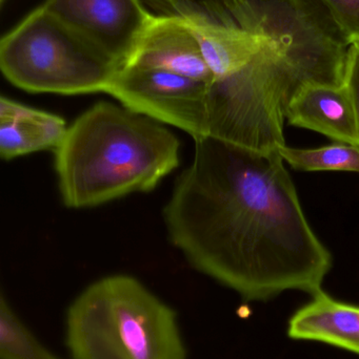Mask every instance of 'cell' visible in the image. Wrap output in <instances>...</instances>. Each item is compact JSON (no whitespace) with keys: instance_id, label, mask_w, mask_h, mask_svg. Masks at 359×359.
Returning a JSON list of instances; mask_svg holds the SVG:
<instances>
[{"instance_id":"1","label":"cell","mask_w":359,"mask_h":359,"mask_svg":"<svg viewBox=\"0 0 359 359\" xmlns=\"http://www.w3.org/2000/svg\"><path fill=\"white\" fill-rule=\"evenodd\" d=\"M164 221L171 243L197 271L247 301L288 290L316 294L332 268L278 151L197 139Z\"/></svg>"},{"instance_id":"2","label":"cell","mask_w":359,"mask_h":359,"mask_svg":"<svg viewBox=\"0 0 359 359\" xmlns=\"http://www.w3.org/2000/svg\"><path fill=\"white\" fill-rule=\"evenodd\" d=\"M234 16L261 35L237 73L209 84V136L248 149L286 145L289 103L312 82L344 84L347 39L320 0H236Z\"/></svg>"},{"instance_id":"3","label":"cell","mask_w":359,"mask_h":359,"mask_svg":"<svg viewBox=\"0 0 359 359\" xmlns=\"http://www.w3.org/2000/svg\"><path fill=\"white\" fill-rule=\"evenodd\" d=\"M179 149L164 124L124 105L97 102L54 151L61 198L69 208H90L152 191L178 168Z\"/></svg>"},{"instance_id":"4","label":"cell","mask_w":359,"mask_h":359,"mask_svg":"<svg viewBox=\"0 0 359 359\" xmlns=\"http://www.w3.org/2000/svg\"><path fill=\"white\" fill-rule=\"evenodd\" d=\"M72 359H187L176 312L134 276L95 280L70 304Z\"/></svg>"},{"instance_id":"5","label":"cell","mask_w":359,"mask_h":359,"mask_svg":"<svg viewBox=\"0 0 359 359\" xmlns=\"http://www.w3.org/2000/svg\"><path fill=\"white\" fill-rule=\"evenodd\" d=\"M0 67L25 92L69 96L105 93L122 69L44 6L2 37Z\"/></svg>"},{"instance_id":"6","label":"cell","mask_w":359,"mask_h":359,"mask_svg":"<svg viewBox=\"0 0 359 359\" xmlns=\"http://www.w3.org/2000/svg\"><path fill=\"white\" fill-rule=\"evenodd\" d=\"M209 84L171 72L124 67L107 86L122 105L193 137L209 136Z\"/></svg>"},{"instance_id":"7","label":"cell","mask_w":359,"mask_h":359,"mask_svg":"<svg viewBox=\"0 0 359 359\" xmlns=\"http://www.w3.org/2000/svg\"><path fill=\"white\" fill-rule=\"evenodd\" d=\"M42 6L122 67L155 17L143 0H46Z\"/></svg>"},{"instance_id":"8","label":"cell","mask_w":359,"mask_h":359,"mask_svg":"<svg viewBox=\"0 0 359 359\" xmlns=\"http://www.w3.org/2000/svg\"><path fill=\"white\" fill-rule=\"evenodd\" d=\"M124 67L162 69L208 84L214 80L191 29L181 19L164 15L155 14Z\"/></svg>"},{"instance_id":"9","label":"cell","mask_w":359,"mask_h":359,"mask_svg":"<svg viewBox=\"0 0 359 359\" xmlns=\"http://www.w3.org/2000/svg\"><path fill=\"white\" fill-rule=\"evenodd\" d=\"M286 119L290 126L358 147L355 111L345 84H306L289 103Z\"/></svg>"},{"instance_id":"10","label":"cell","mask_w":359,"mask_h":359,"mask_svg":"<svg viewBox=\"0 0 359 359\" xmlns=\"http://www.w3.org/2000/svg\"><path fill=\"white\" fill-rule=\"evenodd\" d=\"M288 335L296 341H318L359 355V306L320 291L293 314Z\"/></svg>"},{"instance_id":"11","label":"cell","mask_w":359,"mask_h":359,"mask_svg":"<svg viewBox=\"0 0 359 359\" xmlns=\"http://www.w3.org/2000/svg\"><path fill=\"white\" fill-rule=\"evenodd\" d=\"M280 157L301 172H348L359 174V149L339 143L320 149L280 147Z\"/></svg>"},{"instance_id":"12","label":"cell","mask_w":359,"mask_h":359,"mask_svg":"<svg viewBox=\"0 0 359 359\" xmlns=\"http://www.w3.org/2000/svg\"><path fill=\"white\" fill-rule=\"evenodd\" d=\"M0 358L59 359L34 335L4 294L0 299Z\"/></svg>"},{"instance_id":"13","label":"cell","mask_w":359,"mask_h":359,"mask_svg":"<svg viewBox=\"0 0 359 359\" xmlns=\"http://www.w3.org/2000/svg\"><path fill=\"white\" fill-rule=\"evenodd\" d=\"M33 120L30 122L0 120V155L2 159L8 161L35 151H44Z\"/></svg>"},{"instance_id":"14","label":"cell","mask_w":359,"mask_h":359,"mask_svg":"<svg viewBox=\"0 0 359 359\" xmlns=\"http://www.w3.org/2000/svg\"><path fill=\"white\" fill-rule=\"evenodd\" d=\"M351 44H359V0H320Z\"/></svg>"},{"instance_id":"15","label":"cell","mask_w":359,"mask_h":359,"mask_svg":"<svg viewBox=\"0 0 359 359\" xmlns=\"http://www.w3.org/2000/svg\"><path fill=\"white\" fill-rule=\"evenodd\" d=\"M344 84L347 88L355 111L359 149V44H351L346 61Z\"/></svg>"}]
</instances>
